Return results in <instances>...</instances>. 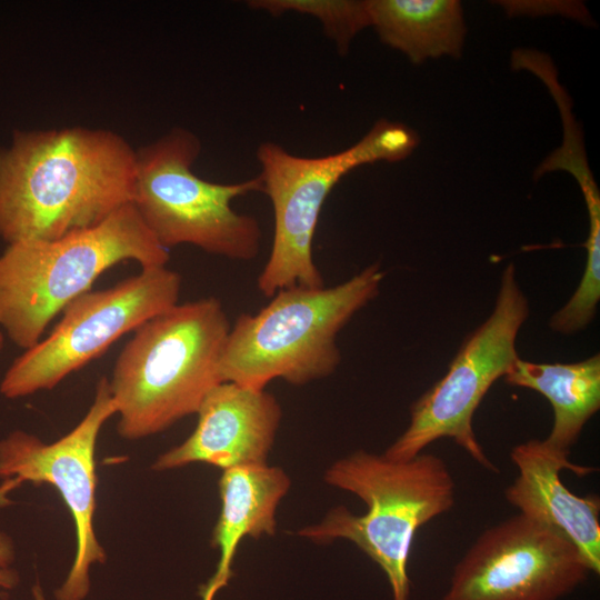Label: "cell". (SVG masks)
I'll list each match as a JSON object with an SVG mask.
<instances>
[{
  "mask_svg": "<svg viewBox=\"0 0 600 600\" xmlns=\"http://www.w3.org/2000/svg\"><path fill=\"white\" fill-rule=\"evenodd\" d=\"M230 329L214 297L177 303L136 329L108 379L118 434L144 439L196 414L222 382L220 362Z\"/></svg>",
  "mask_w": 600,
  "mask_h": 600,
  "instance_id": "obj_2",
  "label": "cell"
},
{
  "mask_svg": "<svg viewBox=\"0 0 600 600\" xmlns=\"http://www.w3.org/2000/svg\"><path fill=\"white\" fill-rule=\"evenodd\" d=\"M510 386L534 390L553 409V424L543 439L570 454L584 424L600 408V354L572 363H537L518 358L503 377Z\"/></svg>",
  "mask_w": 600,
  "mask_h": 600,
  "instance_id": "obj_15",
  "label": "cell"
},
{
  "mask_svg": "<svg viewBox=\"0 0 600 600\" xmlns=\"http://www.w3.org/2000/svg\"><path fill=\"white\" fill-rule=\"evenodd\" d=\"M32 594L34 600H46L42 588L38 582L32 588Z\"/></svg>",
  "mask_w": 600,
  "mask_h": 600,
  "instance_id": "obj_20",
  "label": "cell"
},
{
  "mask_svg": "<svg viewBox=\"0 0 600 600\" xmlns=\"http://www.w3.org/2000/svg\"><path fill=\"white\" fill-rule=\"evenodd\" d=\"M137 150L108 129L14 130L0 148V239L51 240L132 203Z\"/></svg>",
  "mask_w": 600,
  "mask_h": 600,
  "instance_id": "obj_1",
  "label": "cell"
},
{
  "mask_svg": "<svg viewBox=\"0 0 600 600\" xmlns=\"http://www.w3.org/2000/svg\"><path fill=\"white\" fill-rule=\"evenodd\" d=\"M116 416L108 378L99 379L87 413L68 433L44 442L33 433L13 430L0 439V479L20 484H50L61 496L74 524L76 554L54 600H84L90 568L106 561L94 530L97 508L96 446L104 423Z\"/></svg>",
  "mask_w": 600,
  "mask_h": 600,
  "instance_id": "obj_10",
  "label": "cell"
},
{
  "mask_svg": "<svg viewBox=\"0 0 600 600\" xmlns=\"http://www.w3.org/2000/svg\"><path fill=\"white\" fill-rule=\"evenodd\" d=\"M291 481L278 467L267 463L222 470L219 479L221 509L213 528L211 546L220 559L212 578L201 590L202 600H213L232 577L236 551L244 537L273 536L276 512Z\"/></svg>",
  "mask_w": 600,
  "mask_h": 600,
  "instance_id": "obj_14",
  "label": "cell"
},
{
  "mask_svg": "<svg viewBox=\"0 0 600 600\" xmlns=\"http://www.w3.org/2000/svg\"><path fill=\"white\" fill-rule=\"evenodd\" d=\"M370 27L387 46L419 64L443 56L459 58L466 24L457 0H368Z\"/></svg>",
  "mask_w": 600,
  "mask_h": 600,
  "instance_id": "obj_16",
  "label": "cell"
},
{
  "mask_svg": "<svg viewBox=\"0 0 600 600\" xmlns=\"http://www.w3.org/2000/svg\"><path fill=\"white\" fill-rule=\"evenodd\" d=\"M17 550L13 539L0 529V599L9 597L10 591L20 582V574L16 568Z\"/></svg>",
  "mask_w": 600,
  "mask_h": 600,
  "instance_id": "obj_18",
  "label": "cell"
},
{
  "mask_svg": "<svg viewBox=\"0 0 600 600\" xmlns=\"http://www.w3.org/2000/svg\"><path fill=\"white\" fill-rule=\"evenodd\" d=\"M510 459L518 469L506 489L507 501L523 516L544 524L568 539L580 552L591 572H600V498L578 496L560 477L566 469L579 477L596 471L569 460V454L532 439L517 444Z\"/></svg>",
  "mask_w": 600,
  "mask_h": 600,
  "instance_id": "obj_13",
  "label": "cell"
},
{
  "mask_svg": "<svg viewBox=\"0 0 600 600\" xmlns=\"http://www.w3.org/2000/svg\"><path fill=\"white\" fill-rule=\"evenodd\" d=\"M20 484L14 480H3L0 484V509L13 503L9 499V493L19 488Z\"/></svg>",
  "mask_w": 600,
  "mask_h": 600,
  "instance_id": "obj_19",
  "label": "cell"
},
{
  "mask_svg": "<svg viewBox=\"0 0 600 600\" xmlns=\"http://www.w3.org/2000/svg\"><path fill=\"white\" fill-rule=\"evenodd\" d=\"M324 481L359 497L367 511L332 508L298 534L313 542L344 539L386 573L393 600H408V562L418 530L454 506L456 484L443 459L431 453L398 461L364 450L333 462Z\"/></svg>",
  "mask_w": 600,
  "mask_h": 600,
  "instance_id": "obj_4",
  "label": "cell"
},
{
  "mask_svg": "<svg viewBox=\"0 0 600 600\" xmlns=\"http://www.w3.org/2000/svg\"><path fill=\"white\" fill-rule=\"evenodd\" d=\"M590 572L568 539L519 513L478 537L440 600H559Z\"/></svg>",
  "mask_w": 600,
  "mask_h": 600,
  "instance_id": "obj_11",
  "label": "cell"
},
{
  "mask_svg": "<svg viewBox=\"0 0 600 600\" xmlns=\"http://www.w3.org/2000/svg\"><path fill=\"white\" fill-rule=\"evenodd\" d=\"M196 414L193 432L161 453L152 470L167 471L197 462L222 470L267 463L282 410L264 389L221 382L206 396Z\"/></svg>",
  "mask_w": 600,
  "mask_h": 600,
  "instance_id": "obj_12",
  "label": "cell"
},
{
  "mask_svg": "<svg viewBox=\"0 0 600 600\" xmlns=\"http://www.w3.org/2000/svg\"><path fill=\"white\" fill-rule=\"evenodd\" d=\"M416 131L403 123L379 120L358 142L323 157H301L274 142L257 150L262 192L272 204L274 231L267 263L257 279L258 290L273 297L300 286L323 287L313 261L312 241L327 197L357 167L407 158L418 146Z\"/></svg>",
  "mask_w": 600,
  "mask_h": 600,
  "instance_id": "obj_6",
  "label": "cell"
},
{
  "mask_svg": "<svg viewBox=\"0 0 600 600\" xmlns=\"http://www.w3.org/2000/svg\"><path fill=\"white\" fill-rule=\"evenodd\" d=\"M180 289L178 272L154 267L81 294L62 310L46 338L11 362L0 381V394L16 400L53 389L122 336L176 306Z\"/></svg>",
  "mask_w": 600,
  "mask_h": 600,
  "instance_id": "obj_9",
  "label": "cell"
},
{
  "mask_svg": "<svg viewBox=\"0 0 600 600\" xmlns=\"http://www.w3.org/2000/svg\"><path fill=\"white\" fill-rule=\"evenodd\" d=\"M4 340H6V336H4V333L2 332V330L0 329V353H1V351L3 350V348H4Z\"/></svg>",
  "mask_w": 600,
  "mask_h": 600,
  "instance_id": "obj_21",
  "label": "cell"
},
{
  "mask_svg": "<svg viewBox=\"0 0 600 600\" xmlns=\"http://www.w3.org/2000/svg\"><path fill=\"white\" fill-rule=\"evenodd\" d=\"M383 278L373 263L333 287L279 290L257 313L240 314L221 358L222 382L264 389L276 379L303 386L329 377L341 362L338 333L379 294Z\"/></svg>",
  "mask_w": 600,
  "mask_h": 600,
  "instance_id": "obj_5",
  "label": "cell"
},
{
  "mask_svg": "<svg viewBox=\"0 0 600 600\" xmlns=\"http://www.w3.org/2000/svg\"><path fill=\"white\" fill-rule=\"evenodd\" d=\"M247 4L274 17L296 12L318 19L340 54H346L354 37L370 27L368 0H250Z\"/></svg>",
  "mask_w": 600,
  "mask_h": 600,
  "instance_id": "obj_17",
  "label": "cell"
},
{
  "mask_svg": "<svg viewBox=\"0 0 600 600\" xmlns=\"http://www.w3.org/2000/svg\"><path fill=\"white\" fill-rule=\"evenodd\" d=\"M169 259V250L158 243L132 203L88 229L7 244L0 254V329L27 350L108 269L128 260L141 269L167 267Z\"/></svg>",
  "mask_w": 600,
  "mask_h": 600,
  "instance_id": "obj_3",
  "label": "cell"
},
{
  "mask_svg": "<svg viewBox=\"0 0 600 600\" xmlns=\"http://www.w3.org/2000/svg\"><path fill=\"white\" fill-rule=\"evenodd\" d=\"M201 142L191 131L173 128L137 150V174L132 204L166 249L191 244L207 253L248 261L260 251L258 220L237 212L233 199L262 192L258 177L216 183L199 178L192 164Z\"/></svg>",
  "mask_w": 600,
  "mask_h": 600,
  "instance_id": "obj_7",
  "label": "cell"
},
{
  "mask_svg": "<svg viewBox=\"0 0 600 600\" xmlns=\"http://www.w3.org/2000/svg\"><path fill=\"white\" fill-rule=\"evenodd\" d=\"M528 316V300L510 263L493 311L464 339L447 373L411 404L409 426L383 454L409 460L433 441L450 438L486 470L498 472L476 438L472 419L491 386L519 358L516 340Z\"/></svg>",
  "mask_w": 600,
  "mask_h": 600,
  "instance_id": "obj_8",
  "label": "cell"
}]
</instances>
